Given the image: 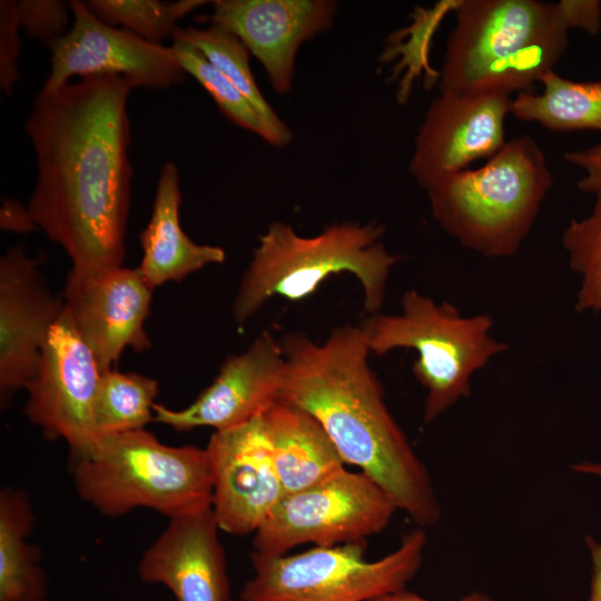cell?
I'll list each match as a JSON object with an SVG mask.
<instances>
[{"label": "cell", "mask_w": 601, "mask_h": 601, "mask_svg": "<svg viewBox=\"0 0 601 601\" xmlns=\"http://www.w3.org/2000/svg\"><path fill=\"white\" fill-rule=\"evenodd\" d=\"M440 75L441 91L530 92L569 45L558 3L459 0Z\"/></svg>", "instance_id": "3"}, {"label": "cell", "mask_w": 601, "mask_h": 601, "mask_svg": "<svg viewBox=\"0 0 601 601\" xmlns=\"http://www.w3.org/2000/svg\"><path fill=\"white\" fill-rule=\"evenodd\" d=\"M426 534H405L385 556L368 561L366 541L314 546L292 555L250 553L253 575L242 601H373L406 588L422 563Z\"/></svg>", "instance_id": "8"}, {"label": "cell", "mask_w": 601, "mask_h": 601, "mask_svg": "<svg viewBox=\"0 0 601 601\" xmlns=\"http://www.w3.org/2000/svg\"><path fill=\"white\" fill-rule=\"evenodd\" d=\"M180 204L179 171L168 161L159 174L150 219L139 234L142 257L137 268L154 289L181 282L226 258L221 247L197 244L185 234L179 221Z\"/></svg>", "instance_id": "19"}, {"label": "cell", "mask_w": 601, "mask_h": 601, "mask_svg": "<svg viewBox=\"0 0 601 601\" xmlns=\"http://www.w3.org/2000/svg\"><path fill=\"white\" fill-rule=\"evenodd\" d=\"M39 269V258L27 255L23 245L11 247L0 258V402L35 377L41 349L52 325L65 311Z\"/></svg>", "instance_id": "14"}, {"label": "cell", "mask_w": 601, "mask_h": 601, "mask_svg": "<svg viewBox=\"0 0 601 601\" xmlns=\"http://www.w3.org/2000/svg\"><path fill=\"white\" fill-rule=\"evenodd\" d=\"M558 4L569 28H580L590 35L599 32L601 27V1L561 0Z\"/></svg>", "instance_id": "31"}, {"label": "cell", "mask_w": 601, "mask_h": 601, "mask_svg": "<svg viewBox=\"0 0 601 601\" xmlns=\"http://www.w3.org/2000/svg\"><path fill=\"white\" fill-rule=\"evenodd\" d=\"M571 469L580 474H588L601 477V461H583L571 465ZM589 548L592 572L590 580V591L588 601H601V542H595L591 536H585Z\"/></svg>", "instance_id": "32"}, {"label": "cell", "mask_w": 601, "mask_h": 601, "mask_svg": "<svg viewBox=\"0 0 601 601\" xmlns=\"http://www.w3.org/2000/svg\"><path fill=\"white\" fill-rule=\"evenodd\" d=\"M205 449L219 530L233 535L255 533L285 495L262 414L214 431Z\"/></svg>", "instance_id": "13"}, {"label": "cell", "mask_w": 601, "mask_h": 601, "mask_svg": "<svg viewBox=\"0 0 601 601\" xmlns=\"http://www.w3.org/2000/svg\"><path fill=\"white\" fill-rule=\"evenodd\" d=\"M553 184L543 150L514 137L482 167L450 175L426 190L439 226L486 258L515 255Z\"/></svg>", "instance_id": "5"}, {"label": "cell", "mask_w": 601, "mask_h": 601, "mask_svg": "<svg viewBox=\"0 0 601 601\" xmlns=\"http://www.w3.org/2000/svg\"><path fill=\"white\" fill-rule=\"evenodd\" d=\"M35 525L31 503L22 490L0 493V601H43L47 575L39 550L27 543Z\"/></svg>", "instance_id": "21"}, {"label": "cell", "mask_w": 601, "mask_h": 601, "mask_svg": "<svg viewBox=\"0 0 601 601\" xmlns=\"http://www.w3.org/2000/svg\"><path fill=\"white\" fill-rule=\"evenodd\" d=\"M71 473L78 495L108 518L146 508L174 519L211 508L206 449L167 445L145 428L102 436L73 459Z\"/></svg>", "instance_id": "6"}, {"label": "cell", "mask_w": 601, "mask_h": 601, "mask_svg": "<svg viewBox=\"0 0 601 601\" xmlns=\"http://www.w3.org/2000/svg\"><path fill=\"white\" fill-rule=\"evenodd\" d=\"M187 75L193 76L211 96L219 110L238 127L268 141L267 128L242 92L189 40L185 30L177 28L171 46Z\"/></svg>", "instance_id": "25"}, {"label": "cell", "mask_w": 601, "mask_h": 601, "mask_svg": "<svg viewBox=\"0 0 601 601\" xmlns=\"http://www.w3.org/2000/svg\"><path fill=\"white\" fill-rule=\"evenodd\" d=\"M285 373L280 342L263 332L244 352L228 356L211 384L188 406L173 410L156 403L154 421L179 432L238 426L278 400Z\"/></svg>", "instance_id": "15"}, {"label": "cell", "mask_w": 601, "mask_h": 601, "mask_svg": "<svg viewBox=\"0 0 601 601\" xmlns=\"http://www.w3.org/2000/svg\"><path fill=\"white\" fill-rule=\"evenodd\" d=\"M569 265L582 280L577 295L578 312H601V196L589 216L572 219L562 234Z\"/></svg>", "instance_id": "27"}, {"label": "cell", "mask_w": 601, "mask_h": 601, "mask_svg": "<svg viewBox=\"0 0 601 601\" xmlns=\"http://www.w3.org/2000/svg\"><path fill=\"white\" fill-rule=\"evenodd\" d=\"M564 159L584 173L577 187L582 193L601 196V142L566 152Z\"/></svg>", "instance_id": "30"}, {"label": "cell", "mask_w": 601, "mask_h": 601, "mask_svg": "<svg viewBox=\"0 0 601 601\" xmlns=\"http://www.w3.org/2000/svg\"><path fill=\"white\" fill-rule=\"evenodd\" d=\"M159 385L155 378L110 370L101 374L95 422L100 436L142 430L154 421Z\"/></svg>", "instance_id": "24"}, {"label": "cell", "mask_w": 601, "mask_h": 601, "mask_svg": "<svg viewBox=\"0 0 601 601\" xmlns=\"http://www.w3.org/2000/svg\"><path fill=\"white\" fill-rule=\"evenodd\" d=\"M384 231L376 221H344L306 237L288 224L274 221L259 236L242 276L231 307L235 322L243 326L274 297L300 302L341 273L356 277L364 309L378 313L390 273L400 260L380 243Z\"/></svg>", "instance_id": "4"}, {"label": "cell", "mask_w": 601, "mask_h": 601, "mask_svg": "<svg viewBox=\"0 0 601 601\" xmlns=\"http://www.w3.org/2000/svg\"><path fill=\"white\" fill-rule=\"evenodd\" d=\"M68 4L72 23L67 35L49 47L50 71L40 91L57 90L75 76L119 75L135 87L150 89L185 81L187 73L171 47L101 21L85 1Z\"/></svg>", "instance_id": "11"}, {"label": "cell", "mask_w": 601, "mask_h": 601, "mask_svg": "<svg viewBox=\"0 0 601 601\" xmlns=\"http://www.w3.org/2000/svg\"><path fill=\"white\" fill-rule=\"evenodd\" d=\"M21 28L28 37L40 40L48 48L67 35L71 10L60 0L17 1Z\"/></svg>", "instance_id": "28"}, {"label": "cell", "mask_w": 601, "mask_h": 601, "mask_svg": "<svg viewBox=\"0 0 601 601\" xmlns=\"http://www.w3.org/2000/svg\"><path fill=\"white\" fill-rule=\"evenodd\" d=\"M154 288L138 268L118 267L98 275L67 278L66 309L101 373L114 370L127 347L147 351L145 329Z\"/></svg>", "instance_id": "16"}, {"label": "cell", "mask_w": 601, "mask_h": 601, "mask_svg": "<svg viewBox=\"0 0 601 601\" xmlns=\"http://www.w3.org/2000/svg\"><path fill=\"white\" fill-rule=\"evenodd\" d=\"M391 495L366 473L345 467L287 493L254 533V552L284 555L314 543L335 546L366 541L386 529L397 511Z\"/></svg>", "instance_id": "9"}, {"label": "cell", "mask_w": 601, "mask_h": 601, "mask_svg": "<svg viewBox=\"0 0 601 601\" xmlns=\"http://www.w3.org/2000/svg\"><path fill=\"white\" fill-rule=\"evenodd\" d=\"M101 371L66 309L50 328L37 373L26 387L24 413L51 440H63L73 459L88 455L100 436L95 402Z\"/></svg>", "instance_id": "10"}, {"label": "cell", "mask_w": 601, "mask_h": 601, "mask_svg": "<svg viewBox=\"0 0 601 601\" xmlns=\"http://www.w3.org/2000/svg\"><path fill=\"white\" fill-rule=\"evenodd\" d=\"M134 88L124 76H86L39 91L26 121L38 169L27 207L70 258L67 278L122 266L132 178L127 106Z\"/></svg>", "instance_id": "1"}, {"label": "cell", "mask_w": 601, "mask_h": 601, "mask_svg": "<svg viewBox=\"0 0 601 601\" xmlns=\"http://www.w3.org/2000/svg\"><path fill=\"white\" fill-rule=\"evenodd\" d=\"M219 531L211 508L169 519L142 553L139 579L167 587L177 601H231Z\"/></svg>", "instance_id": "18"}, {"label": "cell", "mask_w": 601, "mask_h": 601, "mask_svg": "<svg viewBox=\"0 0 601 601\" xmlns=\"http://www.w3.org/2000/svg\"><path fill=\"white\" fill-rule=\"evenodd\" d=\"M539 82L543 91L519 93L512 99L510 114L554 131L601 132V81H573L551 71Z\"/></svg>", "instance_id": "22"}, {"label": "cell", "mask_w": 601, "mask_h": 601, "mask_svg": "<svg viewBox=\"0 0 601 601\" xmlns=\"http://www.w3.org/2000/svg\"><path fill=\"white\" fill-rule=\"evenodd\" d=\"M400 314H371L362 328L371 354L396 348L417 354L412 372L426 390L424 423H431L471 393L473 375L508 344L492 336L489 314L464 315L453 304L414 290L401 298Z\"/></svg>", "instance_id": "7"}, {"label": "cell", "mask_w": 601, "mask_h": 601, "mask_svg": "<svg viewBox=\"0 0 601 601\" xmlns=\"http://www.w3.org/2000/svg\"><path fill=\"white\" fill-rule=\"evenodd\" d=\"M189 40L204 53L249 101L264 121L268 131V144L283 147L290 142L292 132L277 116L259 90L249 66V50L231 32L210 24L207 28L187 27Z\"/></svg>", "instance_id": "23"}, {"label": "cell", "mask_w": 601, "mask_h": 601, "mask_svg": "<svg viewBox=\"0 0 601 601\" xmlns=\"http://www.w3.org/2000/svg\"><path fill=\"white\" fill-rule=\"evenodd\" d=\"M332 0H216L210 24L235 35L263 65L279 95L289 91L299 46L331 28Z\"/></svg>", "instance_id": "17"}, {"label": "cell", "mask_w": 601, "mask_h": 601, "mask_svg": "<svg viewBox=\"0 0 601 601\" xmlns=\"http://www.w3.org/2000/svg\"><path fill=\"white\" fill-rule=\"evenodd\" d=\"M510 95L497 90L441 91L415 137L410 171L425 190L443 178L491 158L506 142Z\"/></svg>", "instance_id": "12"}, {"label": "cell", "mask_w": 601, "mask_h": 601, "mask_svg": "<svg viewBox=\"0 0 601 601\" xmlns=\"http://www.w3.org/2000/svg\"><path fill=\"white\" fill-rule=\"evenodd\" d=\"M279 342L286 373L278 400L309 413L345 464L376 481L420 528L435 525L441 506L431 476L384 401L359 325L337 326L323 342L299 332Z\"/></svg>", "instance_id": "2"}, {"label": "cell", "mask_w": 601, "mask_h": 601, "mask_svg": "<svg viewBox=\"0 0 601 601\" xmlns=\"http://www.w3.org/2000/svg\"><path fill=\"white\" fill-rule=\"evenodd\" d=\"M0 228L6 231L27 234L38 228L28 207L13 198H3L0 208Z\"/></svg>", "instance_id": "33"}, {"label": "cell", "mask_w": 601, "mask_h": 601, "mask_svg": "<svg viewBox=\"0 0 601 601\" xmlns=\"http://www.w3.org/2000/svg\"><path fill=\"white\" fill-rule=\"evenodd\" d=\"M207 3L201 0L161 2L157 0H89L88 8L104 22L131 31L140 38L161 43L173 38L177 21Z\"/></svg>", "instance_id": "26"}, {"label": "cell", "mask_w": 601, "mask_h": 601, "mask_svg": "<svg viewBox=\"0 0 601 601\" xmlns=\"http://www.w3.org/2000/svg\"><path fill=\"white\" fill-rule=\"evenodd\" d=\"M20 21L17 1H0V88L6 96L13 92L20 73L18 58L21 49Z\"/></svg>", "instance_id": "29"}, {"label": "cell", "mask_w": 601, "mask_h": 601, "mask_svg": "<svg viewBox=\"0 0 601 601\" xmlns=\"http://www.w3.org/2000/svg\"><path fill=\"white\" fill-rule=\"evenodd\" d=\"M373 601H432V600L423 598L422 595L415 592H412L405 588L403 590L378 597L374 599ZM455 601H496V600L484 592L473 591L461 597L460 599Z\"/></svg>", "instance_id": "34"}, {"label": "cell", "mask_w": 601, "mask_h": 601, "mask_svg": "<svg viewBox=\"0 0 601 601\" xmlns=\"http://www.w3.org/2000/svg\"><path fill=\"white\" fill-rule=\"evenodd\" d=\"M262 417L285 494L308 487L345 467L325 430L306 411L276 400Z\"/></svg>", "instance_id": "20"}]
</instances>
